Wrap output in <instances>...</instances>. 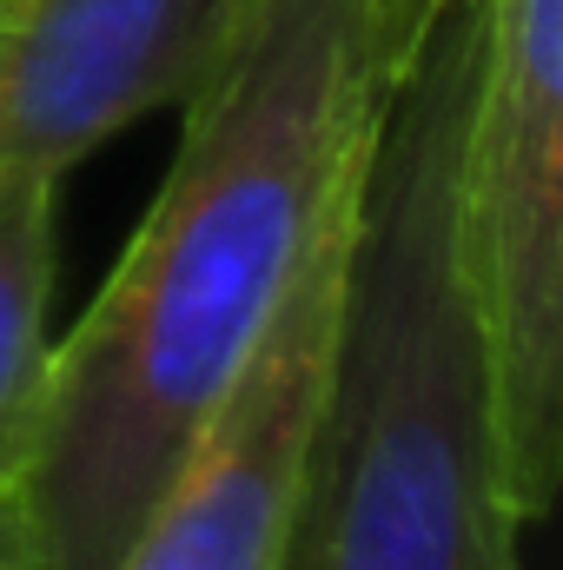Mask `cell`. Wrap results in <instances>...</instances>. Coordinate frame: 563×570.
<instances>
[{"mask_svg":"<svg viewBox=\"0 0 563 570\" xmlns=\"http://www.w3.org/2000/svg\"><path fill=\"white\" fill-rule=\"evenodd\" d=\"M424 0H246L87 318L53 338L20 524L40 570H113L219 419L365 146Z\"/></svg>","mask_w":563,"mask_h":570,"instance_id":"obj_1","label":"cell"},{"mask_svg":"<svg viewBox=\"0 0 563 570\" xmlns=\"http://www.w3.org/2000/svg\"><path fill=\"white\" fill-rule=\"evenodd\" d=\"M477 33L484 0H424L378 107L279 570H524L457 259Z\"/></svg>","mask_w":563,"mask_h":570,"instance_id":"obj_2","label":"cell"},{"mask_svg":"<svg viewBox=\"0 0 563 570\" xmlns=\"http://www.w3.org/2000/svg\"><path fill=\"white\" fill-rule=\"evenodd\" d=\"M457 259L511 504L563 478V0H484L457 140Z\"/></svg>","mask_w":563,"mask_h":570,"instance_id":"obj_3","label":"cell"},{"mask_svg":"<svg viewBox=\"0 0 563 570\" xmlns=\"http://www.w3.org/2000/svg\"><path fill=\"white\" fill-rule=\"evenodd\" d=\"M352 213L358 199L338 213V226L312 253L266 345L253 352L219 419L192 444L179 478L159 491V504L146 511V524L113 570H279L285 511H292L305 431H312L325 358H332Z\"/></svg>","mask_w":563,"mask_h":570,"instance_id":"obj_4","label":"cell"},{"mask_svg":"<svg viewBox=\"0 0 563 570\" xmlns=\"http://www.w3.org/2000/svg\"><path fill=\"white\" fill-rule=\"evenodd\" d=\"M246 0H13L0 20V193L60 179L226 53Z\"/></svg>","mask_w":563,"mask_h":570,"instance_id":"obj_5","label":"cell"},{"mask_svg":"<svg viewBox=\"0 0 563 570\" xmlns=\"http://www.w3.org/2000/svg\"><path fill=\"white\" fill-rule=\"evenodd\" d=\"M53 279H60V179L0 193V511H20L33 464L47 365H53Z\"/></svg>","mask_w":563,"mask_h":570,"instance_id":"obj_6","label":"cell"},{"mask_svg":"<svg viewBox=\"0 0 563 570\" xmlns=\"http://www.w3.org/2000/svg\"><path fill=\"white\" fill-rule=\"evenodd\" d=\"M0 570H40L33 544H27V524H20V511H0Z\"/></svg>","mask_w":563,"mask_h":570,"instance_id":"obj_7","label":"cell"},{"mask_svg":"<svg viewBox=\"0 0 563 570\" xmlns=\"http://www.w3.org/2000/svg\"><path fill=\"white\" fill-rule=\"evenodd\" d=\"M7 7H13V0H0V20H7Z\"/></svg>","mask_w":563,"mask_h":570,"instance_id":"obj_8","label":"cell"}]
</instances>
